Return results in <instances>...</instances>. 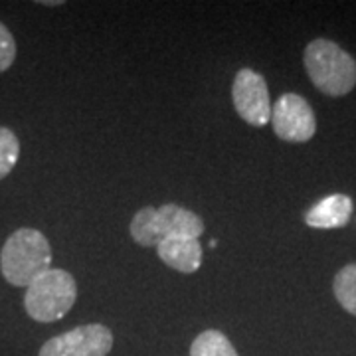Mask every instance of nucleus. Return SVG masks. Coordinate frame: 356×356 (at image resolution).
Returning <instances> with one entry per match:
<instances>
[{
	"label": "nucleus",
	"mask_w": 356,
	"mask_h": 356,
	"mask_svg": "<svg viewBox=\"0 0 356 356\" xmlns=\"http://www.w3.org/2000/svg\"><path fill=\"white\" fill-rule=\"evenodd\" d=\"M113 348V332L102 323L81 325L42 344L38 356H107Z\"/></svg>",
	"instance_id": "obj_5"
},
{
	"label": "nucleus",
	"mask_w": 356,
	"mask_h": 356,
	"mask_svg": "<svg viewBox=\"0 0 356 356\" xmlns=\"http://www.w3.org/2000/svg\"><path fill=\"white\" fill-rule=\"evenodd\" d=\"M40 4H44V6H58V4H62V2H58V0H51V2H40Z\"/></svg>",
	"instance_id": "obj_14"
},
{
	"label": "nucleus",
	"mask_w": 356,
	"mask_h": 356,
	"mask_svg": "<svg viewBox=\"0 0 356 356\" xmlns=\"http://www.w3.org/2000/svg\"><path fill=\"white\" fill-rule=\"evenodd\" d=\"M353 216V200L346 194H331L305 214V224L315 229L344 228Z\"/></svg>",
	"instance_id": "obj_9"
},
{
	"label": "nucleus",
	"mask_w": 356,
	"mask_h": 356,
	"mask_svg": "<svg viewBox=\"0 0 356 356\" xmlns=\"http://www.w3.org/2000/svg\"><path fill=\"white\" fill-rule=\"evenodd\" d=\"M204 222L198 214L186 210L178 204H165L161 208L145 206L131 220L129 234L140 248H151L166 238H200Z\"/></svg>",
	"instance_id": "obj_3"
},
{
	"label": "nucleus",
	"mask_w": 356,
	"mask_h": 356,
	"mask_svg": "<svg viewBox=\"0 0 356 356\" xmlns=\"http://www.w3.org/2000/svg\"><path fill=\"white\" fill-rule=\"evenodd\" d=\"M20 140L10 129L0 127V180L6 178L18 163Z\"/></svg>",
	"instance_id": "obj_12"
},
{
	"label": "nucleus",
	"mask_w": 356,
	"mask_h": 356,
	"mask_svg": "<svg viewBox=\"0 0 356 356\" xmlns=\"http://www.w3.org/2000/svg\"><path fill=\"white\" fill-rule=\"evenodd\" d=\"M156 254L165 266L172 267L180 273H194L202 266V245L198 238H166L156 245Z\"/></svg>",
	"instance_id": "obj_8"
},
{
	"label": "nucleus",
	"mask_w": 356,
	"mask_h": 356,
	"mask_svg": "<svg viewBox=\"0 0 356 356\" xmlns=\"http://www.w3.org/2000/svg\"><path fill=\"white\" fill-rule=\"evenodd\" d=\"M332 291L346 313L356 317V264L344 266L332 281Z\"/></svg>",
	"instance_id": "obj_11"
},
{
	"label": "nucleus",
	"mask_w": 356,
	"mask_h": 356,
	"mask_svg": "<svg viewBox=\"0 0 356 356\" xmlns=\"http://www.w3.org/2000/svg\"><path fill=\"white\" fill-rule=\"evenodd\" d=\"M77 283L65 269L51 267L34 280L24 293V309L36 323H56L76 305Z\"/></svg>",
	"instance_id": "obj_4"
},
{
	"label": "nucleus",
	"mask_w": 356,
	"mask_h": 356,
	"mask_svg": "<svg viewBox=\"0 0 356 356\" xmlns=\"http://www.w3.org/2000/svg\"><path fill=\"white\" fill-rule=\"evenodd\" d=\"M232 102L238 115L254 127H264L271 121V99L266 77L250 67H242L234 77Z\"/></svg>",
	"instance_id": "obj_7"
},
{
	"label": "nucleus",
	"mask_w": 356,
	"mask_h": 356,
	"mask_svg": "<svg viewBox=\"0 0 356 356\" xmlns=\"http://www.w3.org/2000/svg\"><path fill=\"white\" fill-rule=\"evenodd\" d=\"M271 125L275 135L287 143H307L317 133V119L305 97L283 93L271 105Z\"/></svg>",
	"instance_id": "obj_6"
},
{
	"label": "nucleus",
	"mask_w": 356,
	"mask_h": 356,
	"mask_svg": "<svg viewBox=\"0 0 356 356\" xmlns=\"http://www.w3.org/2000/svg\"><path fill=\"white\" fill-rule=\"evenodd\" d=\"M191 356H240L229 339L218 329L200 332L191 344Z\"/></svg>",
	"instance_id": "obj_10"
},
{
	"label": "nucleus",
	"mask_w": 356,
	"mask_h": 356,
	"mask_svg": "<svg viewBox=\"0 0 356 356\" xmlns=\"http://www.w3.org/2000/svg\"><path fill=\"white\" fill-rule=\"evenodd\" d=\"M16 60V40L10 30L0 22V74L6 72Z\"/></svg>",
	"instance_id": "obj_13"
},
{
	"label": "nucleus",
	"mask_w": 356,
	"mask_h": 356,
	"mask_svg": "<svg viewBox=\"0 0 356 356\" xmlns=\"http://www.w3.org/2000/svg\"><path fill=\"white\" fill-rule=\"evenodd\" d=\"M48 269H51V245L40 229L20 228L8 236L0 252V271L10 285L28 287Z\"/></svg>",
	"instance_id": "obj_1"
},
{
	"label": "nucleus",
	"mask_w": 356,
	"mask_h": 356,
	"mask_svg": "<svg viewBox=\"0 0 356 356\" xmlns=\"http://www.w3.org/2000/svg\"><path fill=\"white\" fill-rule=\"evenodd\" d=\"M307 76L313 86L331 97H343L356 86V60L327 38L309 42L303 54Z\"/></svg>",
	"instance_id": "obj_2"
}]
</instances>
